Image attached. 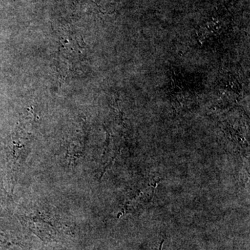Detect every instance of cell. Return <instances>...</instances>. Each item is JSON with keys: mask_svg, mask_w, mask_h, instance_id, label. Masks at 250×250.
Segmentation results:
<instances>
[{"mask_svg": "<svg viewBox=\"0 0 250 250\" xmlns=\"http://www.w3.org/2000/svg\"><path fill=\"white\" fill-rule=\"evenodd\" d=\"M161 247H162V243H161V248H160V250H161Z\"/></svg>", "mask_w": 250, "mask_h": 250, "instance_id": "1", "label": "cell"}]
</instances>
